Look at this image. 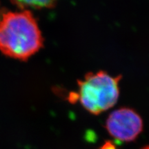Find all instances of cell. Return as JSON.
Returning a JSON list of instances; mask_svg holds the SVG:
<instances>
[{"label":"cell","instance_id":"1","mask_svg":"<svg viewBox=\"0 0 149 149\" xmlns=\"http://www.w3.org/2000/svg\"><path fill=\"white\" fill-rule=\"evenodd\" d=\"M44 38L32 13L28 10L3 13L0 17V51L26 61L43 47Z\"/></svg>","mask_w":149,"mask_h":149},{"label":"cell","instance_id":"2","mask_svg":"<svg viewBox=\"0 0 149 149\" xmlns=\"http://www.w3.org/2000/svg\"><path fill=\"white\" fill-rule=\"evenodd\" d=\"M122 76H112L105 71L88 72L78 80V91L70 94L72 103L79 101L84 109L93 115L101 114L115 106L120 96L119 83Z\"/></svg>","mask_w":149,"mask_h":149},{"label":"cell","instance_id":"3","mask_svg":"<svg viewBox=\"0 0 149 149\" xmlns=\"http://www.w3.org/2000/svg\"><path fill=\"white\" fill-rule=\"evenodd\" d=\"M143 127L140 115L130 108H121L113 111L106 122V128L110 135L125 142L137 139Z\"/></svg>","mask_w":149,"mask_h":149},{"label":"cell","instance_id":"4","mask_svg":"<svg viewBox=\"0 0 149 149\" xmlns=\"http://www.w3.org/2000/svg\"><path fill=\"white\" fill-rule=\"evenodd\" d=\"M19 8L26 9L34 8H51L54 7L58 0H10Z\"/></svg>","mask_w":149,"mask_h":149},{"label":"cell","instance_id":"5","mask_svg":"<svg viewBox=\"0 0 149 149\" xmlns=\"http://www.w3.org/2000/svg\"><path fill=\"white\" fill-rule=\"evenodd\" d=\"M99 149H117V148L113 141L107 140L100 146V148Z\"/></svg>","mask_w":149,"mask_h":149},{"label":"cell","instance_id":"6","mask_svg":"<svg viewBox=\"0 0 149 149\" xmlns=\"http://www.w3.org/2000/svg\"><path fill=\"white\" fill-rule=\"evenodd\" d=\"M141 149H149V146H146L143 147V148Z\"/></svg>","mask_w":149,"mask_h":149}]
</instances>
